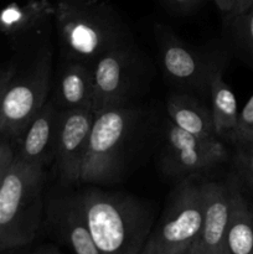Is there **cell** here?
<instances>
[{
    "label": "cell",
    "mask_w": 253,
    "mask_h": 254,
    "mask_svg": "<svg viewBox=\"0 0 253 254\" xmlns=\"http://www.w3.org/2000/svg\"><path fill=\"white\" fill-rule=\"evenodd\" d=\"M59 118L60 109L50 99L17 139L19 149L15 154L26 163L46 168L55 159Z\"/></svg>",
    "instance_id": "cell-13"
},
{
    "label": "cell",
    "mask_w": 253,
    "mask_h": 254,
    "mask_svg": "<svg viewBox=\"0 0 253 254\" xmlns=\"http://www.w3.org/2000/svg\"><path fill=\"white\" fill-rule=\"evenodd\" d=\"M184 254H210V253H208V251L203 247L202 243H201L200 240L197 238V240H196L195 242H193L192 245L185 251V253Z\"/></svg>",
    "instance_id": "cell-26"
},
{
    "label": "cell",
    "mask_w": 253,
    "mask_h": 254,
    "mask_svg": "<svg viewBox=\"0 0 253 254\" xmlns=\"http://www.w3.org/2000/svg\"><path fill=\"white\" fill-rule=\"evenodd\" d=\"M203 198L193 176L181 179L140 254H184L200 236Z\"/></svg>",
    "instance_id": "cell-4"
},
{
    "label": "cell",
    "mask_w": 253,
    "mask_h": 254,
    "mask_svg": "<svg viewBox=\"0 0 253 254\" xmlns=\"http://www.w3.org/2000/svg\"><path fill=\"white\" fill-rule=\"evenodd\" d=\"M161 168L173 178L185 179L227 160L228 151L220 138H200L168 119L164 127Z\"/></svg>",
    "instance_id": "cell-7"
},
{
    "label": "cell",
    "mask_w": 253,
    "mask_h": 254,
    "mask_svg": "<svg viewBox=\"0 0 253 254\" xmlns=\"http://www.w3.org/2000/svg\"><path fill=\"white\" fill-rule=\"evenodd\" d=\"M0 139H1V136H0Z\"/></svg>",
    "instance_id": "cell-30"
},
{
    "label": "cell",
    "mask_w": 253,
    "mask_h": 254,
    "mask_svg": "<svg viewBox=\"0 0 253 254\" xmlns=\"http://www.w3.org/2000/svg\"><path fill=\"white\" fill-rule=\"evenodd\" d=\"M101 254H140L155 225L150 206L130 195L89 188L77 195Z\"/></svg>",
    "instance_id": "cell-2"
},
{
    "label": "cell",
    "mask_w": 253,
    "mask_h": 254,
    "mask_svg": "<svg viewBox=\"0 0 253 254\" xmlns=\"http://www.w3.org/2000/svg\"><path fill=\"white\" fill-rule=\"evenodd\" d=\"M15 71H16V67H15L14 69H12L10 73H7L6 76L2 77L1 79H0V109H1V104H2V99H4V94H5V91H6L7 88V84H9L10 79H11V77L14 76Z\"/></svg>",
    "instance_id": "cell-25"
},
{
    "label": "cell",
    "mask_w": 253,
    "mask_h": 254,
    "mask_svg": "<svg viewBox=\"0 0 253 254\" xmlns=\"http://www.w3.org/2000/svg\"><path fill=\"white\" fill-rule=\"evenodd\" d=\"M213 1L217 5L218 9L222 12H226V14H231L235 9L236 0H213Z\"/></svg>",
    "instance_id": "cell-24"
},
{
    "label": "cell",
    "mask_w": 253,
    "mask_h": 254,
    "mask_svg": "<svg viewBox=\"0 0 253 254\" xmlns=\"http://www.w3.org/2000/svg\"><path fill=\"white\" fill-rule=\"evenodd\" d=\"M155 39L161 68L169 81L183 88H208V76L215 60H206L165 25H155Z\"/></svg>",
    "instance_id": "cell-9"
},
{
    "label": "cell",
    "mask_w": 253,
    "mask_h": 254,
    "mask_svg": "<svg viewBox=\"0 0 253 254\" xmlns=\"http://www.w3.org/2000/svg\"><path fill=\"white\" fill-rule=\"evenodd\" d=\"M52 52L44 46L34 61L10 79L0 109V136L19 139L47 103L51 83Z\"/></svg>",
    "instance_id": "cell-6"
},
{
    "label": "cell",
    "mask_w": 253,
    "mask_h": 254,
    "mask_svg": "<svg viewBox=\"0 0 253 254\" xmlns=\"http://www.w3.org/2000/svg\"><path fill=\"white\" fill-rule=\"evenodd\" d=\"M46 215L54 232L73 254H101L89 232L77 195L52 198Z\"/></svg>",
    "instance_id": "cell-11"
},
{
    "label": "cell",
    "mask_w": 253,
    "mask_h": 254,
    "mask_svg": "<svg viewBox=\"0 0 253 254\" xmlns=\"http://www.w3.org/2000/svg\"><path fill=\"white\" fill-rule=\"evenodd\" d=\"M252 207H253V206H252Z\"/></svg>",
    "instance_id": "cell-31"
},
{
    "label": "cell",
    "mask_w": 253,
    "mask_h": 254,
    "mask_svg": "<svg viewBox=\"0 0 253 254\" xmlns=\"http://www.w3.org/2000/svg\"><path fill=\"white\" fill-rule=\"evenodd\" d=\"M252 2L253 0H236L235 9H233V11L231 12V14H241V12L246 11V10L251 6Z\"/></svg>",
    "instance_id": "cell-28"
},
{
    "label": "cell",
    "mask_w": 253,
    "mask_h": 254,
    "mask_svg": "<svg viewBox=\"0 0 253 254\" xmlns=\"http://www.w3.org/2000/svg\"><path fill=\"white\" fill-rule=\"evenodd\" d=\"M15 156V150L9 143V140L5 138L0 139V189H1L4 179L6 176L11 161Z\"/></svg>",
    "instance_id": "cell-22"
},
{
    "label": "cell",
    "mask_w": 253,
    "mask_h": 254,
    "mask_svg": "<svg viewBox=\"0 0 253 254\" xmlns=\"http://www.w3.org/2000/svg\"><path fill=\"white\" fill-rule=\"evenodd\" d=\"M52 101L60 111H93L92 66L64 60L57 77Z\"/></svg>",
    "instance_id": "cell-14"
},
{
    "label": "cell",
    "mask_w": 253,
    "mask_h": 254,
    "mask_svg": "<svg viewBox=\"0 0 253 254\" xmlns=\"http://www.w3.org/2000/svg\"><path fill=\"white\" fill-rule=\"evenodd\" d=\"M136 68L138 55L134 44L116 47L94 62L92 66L94 114L126 104L136 81Z\"/></svg>",
    "instance_id": "cell-8"
},
{
    "label": "cell",
    "mask_w": 253,
    "mask_h": 254,
    "mask_svg": "<svg viewBox=\"0 0 253 254\" xmlns=\"http://www.w3.org/2000/svg\"><path fill=\"white\" fill-rule=\"evenodd\" d=\"M230 220L223 254H253V207L236 183H230Z\"/></svg>",
    "instance_id": "cell-16"
},
{
    "label": "cell",
    "mask_w": 253,
    "mask_h": 254,
    "mask_svg": "<svg viewBox=\"0 0 253 254\" xmlns=\"http://www.w3.org/2000/svg\"><path fill=\"white\" fill-rule=\"evenodd\" d=\"M31 254H63L61 251L57 250L55 246L52 245H44L41 247L36 248Z\"/></svg>",
    "instance_id": "cell-27"
},
{
    "label": "cell",
    "mask_w": 253,
    "mask_h": 254,
    "mask_svg": "<svg viewBox=\"0 0 253 254\" xmlns=\"http://www.w3.org/2000/svg\"><path fill=\"white\" fill-rule=\"evenodd\" d=\"M93 119V111H60L55 160L64 183H79Z\"/></svg>",
    "instance_id": "cell-10"
},
{
    "label": "cell",
    "mask_w": 253,
    "mask_h": 254,
    "mask_svg": "<svg viewBox=\"0 0 253 254\" xmlns=\"http://www.w3.org/2000/svg\"><path fill=\"white\" fill-rule=\"evenodd\" d=\"M136 119V111L126 104L94 114L79 183H112L122 168V153Z\"/></svg>",
    "instance_id": "cell-5"
},
{
    "label": "cell",
    "mask_w": 253,
    "mask_h": 254,
    "mask_svg": "<svg viewBox=\"0 0 253 254\" xmlns=\"http://www.w3.org/2000/svg\"><path fill=\"white\" fill-rule=\"evenodd\" d=\"M55 6L49 0H30L10 4L0 11V32L10 36L29 34L54 17Z\"/></svg>",
    "instance_id": "cell-18"
},
{
    "label": "cell",
    "mask_w": 253,
    "mask_h": 254,
    "mask_svg": "<svg viewBox=\"0 0 253 254\" xmlns=\"http://www.w3.org/2000/svg\"><path fill=\"white\" fill-rule=\"evenodd\" d=\"M14 68V66H0V79L6 76L7 73H10Z\"/></svg>",
    "instance_id": "cell-29"
},
{
    "label": "cell",
    "mask_w": 253,
    "mask_h": 254,
    "mask_svg": "<svg viewBox=\"0 0 253 254\" xmlns=\"http://www.w3.org/2000/svg\"><path fill=\"white\" fill-rule=\"evenodd\" d=\"M228 140L237 148L253 143V94L240 111L237 124L228 136Z\"/></svg>",
    "instance_id": "cell-20"
},
{
    "label": "cell",
    "mask_w": 253,
    "mask_h": 254,
    "mask_svg": "<svg viewBox=\"0 0 253 254\" xmlns=\"http://www.w3.org/2000/svg\"><path fill=\"white\" fill-rule=\"evenodd\" d=\"M165 1L179 11L188 12L195 9L200 4L201 0H165Z\"/></svg>",
    "instance_id": "cell-23"
},
{
    "label": "cell",
    "mask_w": 253,
    "mask_h": 254,
    "mask_svg": "<svg viewBox=\"0 0 253 254\" xmlns=\"http://www.w3.org/2000/svg\"><path fill=\"white\" fill-rule=\"evenodd\" d=\"M203 198L202 226L198 240L210 254H223L230 220V184L207 181L201 184Z\"/></svg>",
    "instance_id": "cell-12"
},
{
    "label": "cell",
    "mask_w": 253,
    "mask_h": 254,
    "mask_svg": "<svg viewBox=\"0 0 253 254\" xmlns=\"http://www.w3.org/2000/svg\"><path fill=\"white\" fill-rule=\"evenodd\" d=\"M230 17L236 45L253 68V2L246 11Z\"/></svg>",
    "instance_id": "cell-19"
},
{
    "label": "cell",
    "mask_w": 253,
    "mask_h": 254,
    "mask_svg": "<svg viewBox=\"0 0 253 254\" xmlns=\"http://www.w3.org/2000/svg\"><path fill=\"white\" fill-rule=\"evenodd\" d=\"M168 119L183 130L200 138H218L211 109L186 93L171 94L166 102Z\"/></svg>",
    "instance_id": "cell-17"
},
{
    "label": "cell",
    "mask_w": 253,
    "mask_h": 254,
    "mask_svg": "<svg viewBox=\"0 0 253 254\" xmlns=\"http://www.w3.org/2000/svg\"><path fill=\"white\" fill-rule=\"evenodd\" d=\"M223 66L222 61H213L208 76V92L216 135L228 139L237 124L240 111L235 93L223 79Z\"/></svg>",
    "instance_id": "cell-15"
},
{
    "label": "cell",
    "mask_w": 253,
    "mask_h": 254,
    "mask_svg": "<svg viewBox=\"0 0 253 254\" xmlns=\"http://www.w3.org/2000/svg\"><path fill=\"white\" fill-rule=\"evenodd\" d=\"M54 19L66 61L93 66L106 52L133 44L126 21L107 0H59Z\"/></svg>",
    "instance_id": "cell-1"
},
{
    "label": "cell",
    "mask_w": 253,
    "mask_h": 254,
    "mask_svg": "<svg viewBox=\"0 0 253 254\" xmlns=\"http://www.w3.org/2000/svg\"><path fill=\"white\" fill-rule=\"evenodd\" d=\"M45 166L15 154L0 189V251L24 247L35 240L42 217Z\"/></svg>",
    "instance_id": "cell-3"
},
{
    "label": "cell",
    "mask_w": 253,
    "mask_h": 254,
    "mask_svg": "<svg viewBox=\"0 0 253 254\" xmlns=\"http://www.w3.org/2000/svg\"><path fill=\"white\" fill-rule=\"evenodd\" d=\"M236 166L241 178L253 188V143L238 146Z\"/></svg>",
    "instance_id": "cell-21"
}]
</instances>
